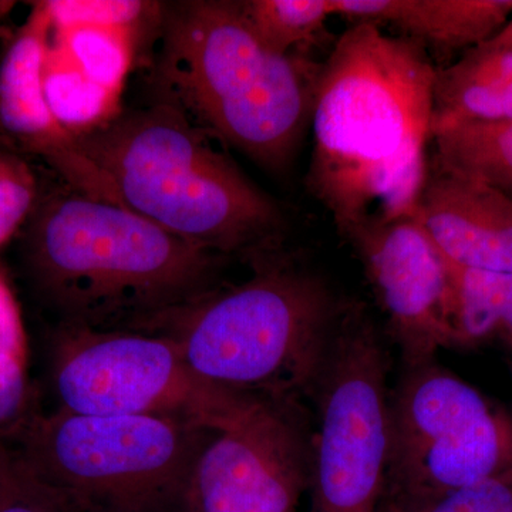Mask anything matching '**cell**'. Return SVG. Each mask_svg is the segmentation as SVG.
I'll return each instance as SVG.
<instances>
[{"label":"cell","instance_id":"1","mask_svg":"<svg viewBox=\"0 0 512 512\" xmlns=\"http://www.w3.org/2000/svg\"><path fill=\"white\" fill-rule=\"evenodd\" d=\"M434 80L419 43L372 23H353L320 66L306 184L346 238L416 210Z\"/></svg>","mask_w":512,"mask_h":512},{"label":"cell","instance_id":"2","mask_svg":"<svg viewBox=\"0 0 512 512\" xmlns=\"http://www.w3.org/2000/svg\"><path fill=\"white\" fill-rule=\"evenodd\" d=\"M64 188L37 204L23 249L29 284L53 328L147 333L224 285V256L117 202Z\"/></svg>","mask_w":512,"mask_h":512},{"label":"cell","instance_id":"3","mask_svg":"<svg viewBox=\"0 0 512 512\" xmlns=\"http://www.w3.org/2000/svg\"><path fill=\"white\" fill-rule=\"evenodd\" d=\"M156 84L208 136L284 173L308 123L320 66L271 49L239 2L165 3Z\"/></svg>","mask_w":512,"mask_h":512},{"label":"cell","instance_id":"4","mask_svg":"<svg viewBox=\"0 0 512 512\" xmlns=\"http://www.w3.org/2000/svg\"><path fill=\"white\" fill-rule=\"evenodd\" d=\"M208 137L158 100L77 143L121 205L175 237L224 258L271 254L281 210Z\"/></svg>","mask_w":512,"mask_h":512},{"label":"cell","instance_id":"5","mask_svg":"<svg viewBox=\"0 0 512 512\" xmlns=\"http://www.w3.org/2000/svg\"><path fill=\"white\" fill-rule=\"evenodd\" d=\"M158 319L147 333L173 340L215 386L259 399L311 397L342 308L325 282L284 256Z\"/></svg>","mask_w":512,"mask_h":512},{"label":"cell","instance_id":"6","mask_svg":"<svg viewBox=\"0 0 512 512\" xmlns=\"http://www.w3.org/2000/svg\"><path fill=\"white\" fill-rule=\"evenodd\" d=\"M217 433L164 417L43 412L15 444L77 512H188L195 466Z\"/></svg>","mask_w":512,"mask_h":512},{"label":"cell","instance_id":"7","mask_svg":"<svg viewBox=\"0 0 512 512\" xmlns=\"http://www.w3.org/2000/svg\"><path fill=\"white\" fill-rule=\"evenodd\" d=\"M46 387L55 407L45 412L164 417L215 431L265 400L215 386L173 340L141 332L52 328Z\"/></svg>","mask_w":512,"mask_h":512},{"label":"cell","instance_id":"8","mask_svg":"<svg viewBox=\"0 0 512 512\" xmlns=\"http://www.w3.org/2000/svg\"><path fill=\"white\" fill-rule=\"evenodd\" d=\"M311 399V512H379L389 464L387 357L360 309H342Z\"/></svg>","mask_w":512,"mask_h":512},{"label":"cell","instance_id":"9","mask_svg":"<svg viewBox=\"0 0 512 512\" xmlns=\"http://www.w3.org/2000/svg\"><path fill=\"white\" fill-rule=\"evenodd\" d=\"M311 476L312 430L302 403L262 400L202 451L188 512H293Z\"/></svg>","mask_w":512,"mask_h":512},{"label":"cell","instance_id":"10","mask_svg":"<svg viewBox=\"0 0 512 512\" xmlns=\"http://www.w3.org/2000/svg\"><path fill=\"white\" fill-rule=\"evenodd\" d=\"M404 362H426L458 342L446 259L416 215H404L350 235Z\"/></svg>","mask_w":512,"mask_h":512},{"label":"cell","instance_id":"11","mask_svg":"<svg viewBox=\"0 0 512 512\" xmlns=\"http://www.w3.org/2000/svg\"><path fill=\"white\" fill-rule=\"evenodd\" d=\"M50 35L52 19L45 2H37L0 62V137L45 160L74 190L120 204L109 181L47 106L42 73Z\"/></svg>","mask_w":512,"mask_h":512},{"label":"cell","instance_id":"12","mask_svg":"<svg viewBox=\"0 0 512 512\" xmlns=\"http://www.w3.org/2000/svg\"><path fill=\"white\" fill-rule=\"evenodd\" d=\"M414 215L453 264L512 272V200L507 195L434 165Z\"/></svg>","mask_w":512,"mask_h":512},{"label":"cell","instance_id":"13","mask_svg":"<svg viewBox=\"0 0 512 512\" xmlns=\"http://www.w3.org/2000/svg\"><path fill=\"white\" fill-rule=\"evenodd\" d=\"M493 412L470 384L434 359L406 365L389 399V464L421 450Z\"/></svg>","mask_w":512,"mask_h":512},{"label":"cell","instance_id":"14","mask_svg":"<svg viewBox=\"0 0 512 512\" xmlns=\"http://www.w3.org/2000/svg\"><path fill=\"white\" fill-rule=\"evenodd\" d=\"M333 16L392 26L444 52L483 45L512 16V0H330Z\"/></svg>","mask_w":512,"mask_h":512},{"label":"cell","instance_id":"15","mask_svg":"<svg viewBox=\"0 0 512 512\" xmlns=\"http://www.w3.org/2000/svg\"><path fill=\"white\" fill-rule=\"evenodd\" d=\"M512 120V50L480 45L436 70L433 134L461 124Z\"/></svg>","mask_w":512,"mask_h":512},{"label":"cell","instance_id":"16","mask_svg":"<svg viewBox=\"0 0 512 512\" xmlns=\"http://www.w3.org/2000/svg\"><path fill=\"white\" fill-rule=\"evenodd\" d=\"M43 412L40 384L30 375L22 312L0 271V443H18Z\"/></svg>","mask_w":512,"mask_h":512},{"label":"cell","instance_id":"17","mask_svg":"<svg viewBox=\"0 0 512 512\" xmlns=\"http://www.w3.org/2000/svg\"><path fill=\"white\" fill-rule=\"evenodd\" d=\"M434 165L512 200V120L461 124L433 134Z\"/></svg>","mask_w":512,"mask_h":512},{"label":"cell","instance_id":"18","mask_svg":"<svg viewBox=\"0 0 512 512\" xmlns=\"http://www.w3.org/2000/svg\"><path fill=\"white\" fill-rule=\"evenodd\" d=\"M43 93L57 123L76 140L90 136L120 116V94L94 83L50 35L42 73Z\"/></svg>","mask_w":512,"mask_h":512},{"label":"cell","instance_id":"19","mask_svg":"<svg viewBox=\"0 0 512 512\" xmlns=\"http://www.w3.org/2000/svg\"><path fill=\"white\" fill-rule=\"evenodd\" d=\"M446 265L458 342L487 338L498 330L512 339V272L464 268L448 259Z\"/></svg>","mask_w":512,"mask_h":512},{"label":"cell","instance_id":"20","mask_svg":"<svg viewBox=\"0 0 512 512\" xmlns=\"http://www.w3.org/2000/svg\"><path fill=\"white\" fill-rule=\"evenodd\" d=\"M52 40L83 74L94 83L116 94H123L124 84L143 40L123 30L92 28L55 29Z\"/></svg>","mask_w":512,"mask_h":512},{"label":"cell","instance_id":"21","mask_svg":"<svg viewBox=\"0 0 512 512\" xmlns=\"http://www.w3.org/2000/svg\"><path fill=\"white\" fill-rule=\"evenodd\" d=\"M239 8L266 45L282 55L315 42L333 16L330 0H245Z\"/></svg>","mask_w":512,"mask_h":512},{"label":"cell","instance_id":"22","mask_svg":"<svg viewBox=\"0 0 512 512\" xmlns=\"http://www.w3.org/2000/svg\"><path fill=\"white\" fill-rule=\"evenodd\" d=\"M55 29H116L146 40L160 35L165 3L141 0H50L45 2Z\"/></svg>","mask_w":512,"mask_h":512},{"label":"cell","instance_id":"23","mask_svg":"<svg viewBox=\"0 0 512 512\" xmlns=\"http://www.w3.org/2000/svg\"><path fill=\"white\" fill-rule=\"evenodd\" d=\"M0 512H77L33 473L12 443H0Z\"/></svg>","mask_w":512,"mask_h":512},{"label":"cell","instance_id":"24","mask_svg":"<svg viewBox=\"0 0 512 512\" xmlns=\"http://www.w3.org/2000/svg\"><path fill=\"white\" fill-rule=\"evenodd\" d=\"M379 512H512V477L487 478L426 500L380 503Z\"/></svg>","mask_w":512,"mask_h":512},{"label":"cell","instance_id":"25","mask_svg":"<svg viewBox=\"0 0 512 512\" xmlns=\"http://www.w3.org/2000/svg\"><path fill=\"white\" fill-rule=\"evenodd\" d=\"M37 198L36 178L29 165L9 148H0V248L36 210Z\"/></svg>","mask_w":512,"mask_h":512},{"label":"cell","instance_id":"26","mask_svg":"<svg viewBox=\"0 0 512 512\" xmlns=\"http://www.w3.org/2000/svg\"><path fill=\"white\" fill-rule=\"evenodd\" d=\"M490 47H497V49L512 50V16L507 23L498 30L497 33L490 40L484 43Z\"/></svg>","mask_w":512,"mask_h":512}]
</instances>
